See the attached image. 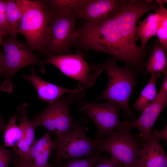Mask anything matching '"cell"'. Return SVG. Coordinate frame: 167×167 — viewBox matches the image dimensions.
<instances>
[{"mask_svg": "<svg viewBox=\"0 0 167 167\" xmlns=\"http://www.w3.org/2000/svg\"><path fill=\"white\" fill-rule=\"evenodd\" d=\"M116 13L96 24L85 23L76 29L75 43L83 48L110 55L144 75L146 57L135 52L125 43L118 27Z\"/></svg>", "mask_w": 167, "mask_h": 167, "instance_id": "obj_1", "label": "cell"}, {"mask_svg": "<svg viewBox=\"0 0 167 167\" xmlns=\"http://www.w3.org/2000/svg\"><path fill=\"white\" fill-rule=\"evenodd\" d=\"M117 60L113 58H109L103 63L99 64L107 72L108 82L102 95L92 103L102 99L111 101L122 109L126 116L132 118L135 114L130 109V96L137 83L135 79L140 73L129 65H125L124 67L118 66Z\"/></svg>", "mask_w": 167, "mask_h": 167, "instance_id": "obj_2", "label": "cell"}, {"mask_svg": "<svg viewBox=\"0 0 167 167\" xmlns=\"http://www.w3.org/2000/svg\"><path fill=\"white\" fill-rule=\"evenodd\" d=\"M50 9L51 14L41 54L48 58L52 55L71 54L70 46L77 36L75 12Z\"/></svg>", "mask_w": 167, "mask_h": 167, "instance_id": "obj_3", "label": "cell"}, {"mask_svg": "<svg viewBox=\"0 0 167 167\" xmlns=\"http://www.w3.org/2000/svg\"><path fill=\"white\" fill-rule=\"evenodd\" d=\"M16 34L15 33L7 34L1 44L3 49L5 79L0 88L2 91L9 93L13 91L12 79L20 69L31 65H37L40 67L42 73L45 71L43 61L26 43L18 40Z\"/></svg>", "mask_w": 167, "mask_h": 167, "instance_id": "obj_4", "label": "cell"}, {"mask_svg": "<svg viewBox=\"0 0 167 167\" xmlns=\"http://www.w3.org/2000/svg\"><path fill=\"white\" fill-rule=\"evenodd\" d=\"M51 14L47 0H25L24 14L15 33L24 36L33 52H42Z\"/></svg>", "mask_w": 167, "mask_h": 167, "instance_id": "obj_5", "label": "cell"}, {"mask_svg": "<svg viewBox=\"0 0 167 167\" xmlns=\"http://www.w3.org/2000/svg\"><path fill=\"white\" fill-rule=\"evenodd\" d=\"M86 89L83 88L78 92L62 96L40 113H37L33 120L34 128L43 126L48 132L59 135L71 128L77 121L70 111V105L82 99L86 94Z\"/></svg>", "mask_w": 167, "mask_h": 167, "instance_id": "obj_6", "label": "cell"}, {"mask_svg": "<svg viewBox=\"0 0 167 167\" xmlns=\"http://www.w3.org/2000/svg\"><path fill=\"white\" fill-rule=\"evenodd\" d=\"M131 129L123 125L105 137L94 139L97 151L108 152L110 158L123 167H136L140 155L141 142L133 137Z\"/></svg>", "mask_w": 167, "mask_h": 167, "instance_id": "obj_7", "label": "cell"}, {"mask_svg": "<svg viewBox=\"0 0 167 167\" xmlns=\"http://www.w3.org/2000/svg\"><path fill=\"white\" fill-rule=\"evenodd\" d=\"M84 119L78 120L73 126L63 134L56 135L55 148L52 159L61 161L86 158L97 151L94 140L88 137V128L83 125Z\"/></svg>", "mask_w": 167, "mask_h": 167, "instance_id": "obj_8", "label": "cell"}, {"mask_svg": "<svg viewBox=\"0 0 167 167\" xmlns=\"http://www.w3.org/2000/svg\"><path fill=\"white\" fill-rule=\"evenodd\" d=\"M159 6L158 3L152 0H124L116 14L118 27L125 43L133 50L145 57L149 53V48L143 49L136 44L134 36L135 30L143 15Z\"/></svg>", "mask_w": 167, "mask_h": 167, "instance_id": "obj_9", "label": "cell"}, {"mask_svg": "<svg viewBox=\"0 0 167 167\" xmlns=\"http://www.w3.org/2000/svg\"><path fill=\"white\" fill-rule=\"evenodd\" d=\"M44 63L52 64L64 74L79 81L78 86L88 89L93 86L96 78L103 70L95 64L89 66L81 52L75 54L50 55Z\"/></svg>", "mask_w": 167, "mask_h": 167, "instance_id": "obj_10", "label": "cell"}, {"mask_svg": "<svg viewBox=\"0 0 167 167\" xmlns=\"http://www.w3.org/2000/svg\"><path fill=\"white\" fill-rule=\"evenodd\" d=\"M78 102L79 111L90 118L96 126L97 133L94 139L105 137L123 126L119 115L121 109L113 102L107 101L96 103L83 99Z\"/></svg>", "mask_w": 167, "mask_h": 167, "instance_id": "obj_11", "label": "cell"}, {"mask_svg": "<svg viewBox=\"0 0 167 167\" xmlns=\"http://www.w3.org/2000/svg\"><path fill=\"white\" fill-rule=\"evenodd\" d=\"M124 0H87L75 12L77 19L91 25L98 23L116 13Z\"/></svg>", "mask_w": 167, "mask_h": 167, "instance_id": "obj_12", "label": "cell"}, {"mask_svg": "<svg viewBox=\"0 0 167 167\" xmlns=\"http://www.w3.org/2000/svg\"><path fill=\"white\" fill-rule=\"evenodd\" d=\"M167 104V99L156 96L153 102L142 111L138 118L132 121L126 119L123 124L131 129H138L142 137L141 144L144 143L150 139L153 126Z\"/></svg>", "mask_w": 167, "mask_h": 167, "instance_id": "obj_13", "label": "cell"}, {"mask_svg": "<svg viewBox=\"0 0 167 167\" xmlns=\"http://www.w3.org/2000/svg\"><path fill=\"white\" fill-rule=\"evenodd\" d=\"M23 78L30 81L36 89L39 99L50 104L64 94L75 93L84 88L78 86L77 88L70 89L48 82L38 76L36 68L31 67V74L21 75Z\"/></svg>", "mask_w": 167, "mask_h": 167, "instance_id": "obj_14", "label": "cell"}, {"mask_svg": "<svg viewBox=\"0 0 167 167\" xmlns=\"http://www.w3.org/2000/svg\"><path fill=\"white\" fill-rule=\"evenodd\" d=\"M28 103H24L17 108L19 113V126L23 130L24 137L18 143V149H15V152L22 161L32 163L30 160L29 154L32 144L35 140L34 132L36 129L33 126L32 120L28 117Z\"/></svg>", "mask_w": 167, "mask_h": 167, "instance_id": "obj_15", "label": "cell"}, {"mask_svg": "<svg viewBox=\"0 0 167 167\" xmlns=\"http://www.w3.org/2000/svg\"><path fill=\"white\" fill-rule=\"evenodd\" d=\"M136 167H167V156L159 140L152 135L150 139L141 144L139 158Z\"/></svg>", "mask_w": 167, "mask_h": 167, "instance_id": "obj_16", "label": "cell"}, {"mask_svg": "<svg viewBox=\"0 0 167 167\" xmlns=\"http://www.w3.org/2000/svg\"><path fill=\"white\" fill-rule=\"evenodd\" d=\"M158 16L156 13L151 12L143 21H140L139 25L136 27L134 36L135 41L140 38L142 49L146 48V44L151 37L156 35Z\"/></svg>", "mask_w": 167, "mask_h": 167, "instance_id": "obj_17", "label": "cell"}, {"mask_svg": "<svg viewBox=\"0 0 167 167\" xmlns=\"http://www.w3.org/2000/svg\"><path fill=\"white\" fill-rule=\"evenodd\" d=\"M167 52L158 41L154 43L149 59L145 64L146 74L163 72L167 69Z\"/></svg>", "mask_w": 167, "mask_h": 167, "instance_id": "obj_18", "label": "cell"}, {"mask_svg": "<svg viewBox=\"0 0 167 167\" xmlns=\"http://www.w3.org/2000/svg\"><path fill=\"white\" fill-rule=\"evenodd\" d=\"M151 77L147 84L143 88L137 99L134 107L135 109L141 112L154 101L157 93L156 84L157 80L161 75V72L151 74Z\"/></svg>", "mask_w": 167, "mask_h": 167, "instance_id": "obj_19", "label": "cell"}, {"mask_svg": "<svg viewBox=\"0 0 167 167\" xmlns=\"http://www.w3.org/2000/svg\"><path fill=\"white\" fill-rule=\"evenodd\" d=\"M6 15L14 32L19 27L24 11L25 0H6Z\"/></svg>", "mask_w": 167, "mask_h": 167, "instance_id": "obj_20", "label": "cell"}, {"mask_svg": "<svg viewBox=\"0 0 167 167\" xmlns=\"http://www.w3.org/2000/svg\"><path fill=\"white\" fill-rule=\"evenodd\" d=\"M17 119V116L13 115L6 124L3 137L4 147H17L24 138L22 128L16 124Z\"/></svg>", "mask_w": 167, "mask_h": 167, "instance_id": "obj_21", "label": "cell"}, {"mask_svg": "<svg viewBox=\"0 0 167 167\" xmlns=\"http://www.w3.org/2000/svg\"><path fill=\"white\" fill-rule=\"evenodd\" d=\"M159 5V7L154 9L155 13L158 16L156 35L158 41L167 51V10L163 4L167 0H155Z\"/></svg>", "mask_w": 167, "mask_h": 167, "instance_id": "obj_22", "label": "cell"}, {"mask_svg": "<svg viewBox=\"0 0 167 167\" xmlns=\"http://www.w3.org/2000/svg\"><path fill=\"white\" fill-rule=\"evenodd\" d=\"M105 158L103 152L97 151L86 158L68 160L62 167H93Z\"/></svg>", "mask_w": 167, "mask_h": 167, "instance_id": "obj_23", "label": "cell"}, {"mask_svg": "<svg viewBox=\"0 0 167 167\" xmlns=\"http://www.w3.org/2000/svg\"><path fill=\"white\" fill-rule=\"evenodd\" d=\"M87 0H47L48 6L50 9L57 10H64L76 11L81 7Z\"/></svg>", "mask_w": 167, "mask_h": 167, "instance_id": "obj_24", "label": "cell"}, {"mask_svg": "<svg viewBox=\"0 0 167 167\" xmlns=\"http://www.w3.org/2000/svg\"><path fill=\"white\" fill-rule=\"evenodd\" d=\"M51 139L49 132H46L43 136L38 140H35L30 149L29 157L32 163L45 149L54 143Z\"/></svg>", "mask_w": 167, "mask_h": 167, "instance_id": "obj_25", "label": "cell"}, {"mask_svg": "<svg viewBox=\"0 0 167 167\" xmlns=\"http://www.w3.org/2000/svg\"><path fill=\"white\" fill-rule=\"evenodd\" d=\"M54 143L43 150L36 158L32 163L34 167H48L51 165L48 162V159L53 150L55 148Z\"/></svg>", "mask_w": 167, "mask_h": 167, "instance_id": "obj_26", "label": "cell"}, {"mask_svg": "<svg viewBox=\"0 0 167 167\" xmlns=\"http://www.w3.org/2000/svg\"><path fill=\"white\" fill-rule=\"evenodd\" d=\"M14 152L13 150H7L0 143V167H9Z\"/></svg>", "mask_w": 167, "mask_h": 167, "instance_id": "obj_27", "label": "cell"}, {"mask_svg": "<svg viewBox=\"0 0 167 167\" xmlns=\"http://www.w3.org/2000/svg\"><path fill=\"white\" fill-rule=\"evenodd\" d=\"M164 77L159 91L156 96L162 98H167V69L163 72Z\"/></svg>", "mask_w": 167, "mask_h": 167, "instance_id": "obj_28", "label": "cell"}, {"mask_svg": "<svg viewBox=\"0 0 167 167\" xmlns=\"http://www.w3.org/2000/svg\"><path fill=\"white\" fill-rule=\"evenodd\" d=\"M11 162L14 167H34L32 163L24 162L20 158L19 155L14 153ZM48 167H52L50 165Z\"/></svg>", "mask_w": 167, "mask_h": 167, "instance_id": "obj_29", "label": "cell"}, {"mask_svg": "<svg viewBox=\"0 0 167 167\" xmlns=\"http://www.w3.org/2000/svg\"><path fill=\"white\" fill-rule=\"evenodd\" d=\"M96 167H123L118 162L110 158H105L97 165Z\"/></svg>", "mask_w": 167, "mask_h": 167, "instance_id": "obj_30", "label": "cell"}, {"mask_svg": "<svg viewBox=\"0 0 167 167\" xmlns=\"http://www.w3.org/2000/svg\"><path fill=\"white\" fill-rule=\"evenodd\" d=\"M0 27L5 30L7 33H14L8 22L6 13L0 12Z\"/></svg>", "mask_w": 167, "mask_h": 167, "instance_id": "obj_31", "label": "cell"}, {"mask_svg": "<svg viewBox=\"0 0 167 167\" xmlns=\"http://www.w3.org/2000/svg\"><path fill=\"white\" fill-rule=\"evenodd\" d=\"M167 125L163 129L160 131L154 129L152 136L155 139L159 140L163 139L167 141Z\"/></svg>", "mask_w": 167, "mask_h": 167, "instance_id": "obj_32", "label": "cell"}, {"mask_svg": "<svg viewBox=\"0 0 167 167\" xmlns=\"http://www.w3.org/2000/svg\"><path fill=\"white\" fill-rule=\"evenodd\" d=\"M1 45H0V46ZM4 69L3 53L0 50V76L4 75Z\"/></svg>", "mask_w": 167, "mask_h": 167, "instance_id": "obj_33", "label": "cell"}, {"mask_svg": "<svg viewBox=\"0 0 167 167\" xmlns=\"http://www.w3.org/2000/svg\"><path fill=\"white\" fill-rule=\"evenodd\" d=\"M6 0H0V12L6 13Z\"/></svg>", "mask_w": 167, "mask_h": 167, "instance_id": "obj_34", "label": "cell"}, {"mask_svg": "<svg viewBox=\"0 0 167 167\" xmlns=\"http://www.w3.org/2000/svg\"><path fill=\"white\" fill-rule=\"evenodd\" d=\"M6 124L3 117L0 115V133L5 129Z\"/></svg>", "mask_w": 167, "mask_h": 167, "instance_id": "obj_35", "label": "cell"}, {"mask_svg": "<svg viewBox=\"0 0 167 167\" xmlns=\"http://www.w3.org/2000/svg\"><path fill=\"white\" fill-rule=\"evenodd\" d=\"M7 34L6 31L4 29L0 27V45H1L3 40L4 37Z\"/></svg>", "mask_w": 167, "mask_h": 167, "instance_id": "obj_36", "label": "cell"}]
</instances>
